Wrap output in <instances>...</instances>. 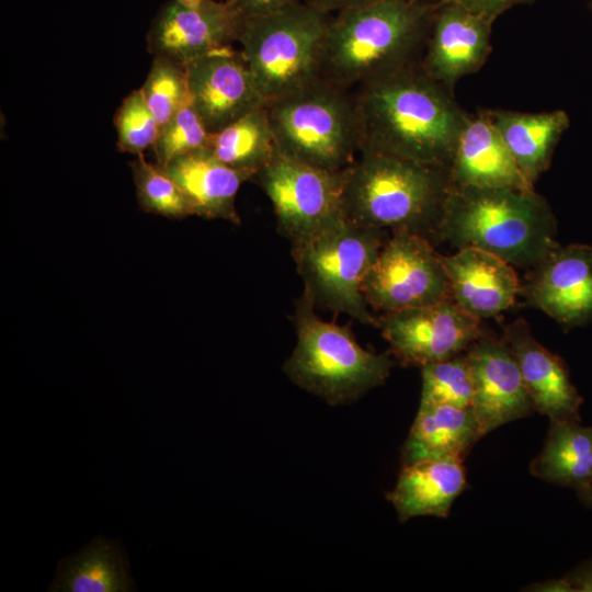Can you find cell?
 <instances>
[{"label":"cell","instance_id":"obj_2","mask_svg":"<svg viewBox=\"0 0 592 592\" xmlns=\"http://www.w3.org/2000/svg\"><path fill=\"white\" fill-rule=\"evenodd\" d=\"M436 8L413 0H382L332 14L320 80L353 92L420 64Z\"/></svg>","mask_w":592,"mask_h":592},{"label":"cell","instance_id":"obj_7","mask_svg":"<svg viewBox=\"0 0 592 592\" xmlns=\"http://www.w3.org/2000/svg\"><path fill=\"white\" fill-rule=\"evenodd\" d=\"M330 16L303 1L242 20L239 52L266 103L320 80Z\"/></svg>","mask_w":592,"mask_h":592},{"label":"cell","instance_id":"obj_10","mask_svg":"<svg viewBox=\"0 0 592 592\" xmlns=\"http://www.w3.org/2000/svg\"><path fill=\"white\" fill-rule=\"evenodd\" d=\"M368 306L386 314L452 298L442 255L420 235L388 237L362 286Z\"/></svg>","mask_w":592,"mask_h":592},{"label":"cell","instance_id":"obj_37","mask_svg":"<svg viewBox=\"0 0 592 592\" xmlns=\"http://www.w3.org/2000/svg\"><path fill=\"white\" fill-rule=\"evenodd\" d=\"M580 501L592 509V486L585 487L577 491Z\"/></svg>","mask_w":592,"mask_h":592},{"label":"cell","instance_id":"obj_35","mask_svg":"<svg viewBox=\"0 0 592 592\" xmlns=\"http://www.w3.org/2000/svg\"><path fill=\"white\" fill-rule=\"evenodd\" d=\"M567 578L577 592H592V560L579 566Z\"/></svg>","mask_w":592,"mask_h":592},{"label":"cell","instance_id":"obj_19","mask_svg":"<svg viewBox=\"0 0 592 592\" xmlns=\"http://www.w3.org/2000/svg\"><path fill=\"white\" fill-rule=\"evenodd\" d=\"M452 185L534 190L491 122L479 111L469 115L447 171Z\"/></svg>","mask_w":592,"mask_h":592},{"label":"cell","instance_id":"obj_16","mask_svg":"<svg viewBox=\"0 0 592 592\" xmlns=\"http://www.w3.org/2000/svg\"><path fill=\"white\" fill-rule=\"evenodd\" d=\"M465 354L474 382L471 408L483 436L535 411L519 364L503 339L487 334Z\"/></svg>","mask_w":592,"mask_h":592},{"label":"cell","instance_id":"obj_15","mask_svg":"<svg viewBox=\"0 0 592 592\" xmlns=\"http://www.w3.org/2000/svg\"><path fill=\"white\" fill-rule=\"evenodd\" d=\"M494 20L447 1L437 5L420 66L451 92L463 77L478 71L491 52Z\"/></svg>","mask_w":592,"mask_h":592},{"label":"cell","instance_id":"obj_21","mask_svg":"<svg viewBox=\"0 0 592 592\" xmlns=\"http://www.w3.org/2000/svg\"><path fill=\"white\" fill-rule=\"evenodd\" d=\"M483 436L471 407L420 403L401 448L402 466L428 459L464 460Z\"/></svg>","mask_w":592,"mask_h":592},{"label":"cell","instance_id":"obj_33","mask_svg":"<svg viewBox=\"0 0 592 592\" xmlns=\"http://www.w3.org/2000/svg\"><path fill=\"white\" fill-rule=\"evenodd\" d=\"M456 2L469 11L482 16L496 20L498 15L505 10L520 3L531 2L532 0H448Z\"/></svg>","mask_w":592,"mask_h":592},{"label":"cell","instance_id":"obj_3","mask_svg":"<svg viewBox=\"0 0 592 592\" xmlns=\"http://www.w3.org/2000/svg\"><path fill=\"white\" fill-rule=\"evenodd\" d=\"M556 226L550 206L535 190L449 183L434 239L532 269L559 246Z\"/></svg>","mask_w":592,"mask_h":592},{"label":"cell","instance_id":"obj_9","mask_svg":"<svg viewBox=\"0 0 592 592\" xmlns=\"http://www.w3.org/2000/svg\"><path fill=\"white\" fill-rule=\"evenodd\" d=\"M291 246L344 217L343 170H323L278 152L253 178Z\"/></svg>","mask_w":592,"mask_h":592},{"label":"cell","instance_id":"obj_31","mask_svg":"<svg viewBox=\"0 0 592 592\" xmlns=\"http://www.w3.org/2000/svg\"><path fill=\"white\" fill-rule=\"evenodd\" d=\"M210 132L191 103L181 107L159 132L152 149L157 164L166 166L184 153L206 148Z\"/></svg>","mask_w":592,"mask_h":592},{"label":"cell","instance_id":"obj_4","mask_svg":"<svg viewBox=\"0 0 592 592\" xmlns=\"http://www.w3.org/2000/svg\"><path fill=\"white\" fill-rule=\"evenodd\" d=\"M448 189L444 170L362 149L343 170V215L360 226L431 241Z\"/></svg>","mask_w":592,"mask_h":592},{"label":"cell","instance_id":"obj_24","mask_svg":"<svg viewBox=\"0 0 592 592\" xmlns=\"http://www.w3.org/2000/svg\"><path fill=\"white\" fill-rule=\"evenodd\" d=\"M133 590L126 554L117 540L96 537L60 560L49 591L126 592Z\"/></svg>","mask_w":592,"mask_h":592},{"label":"cell","instance_id":"obj_29","mask_svg":"<svg viewBox=\"0 0 592 592\" xmlns=\"http://www.w3.org/2000/svg\"><path fill=\"white\" fill-rule=\"evenodd\" d=\"M140 91L160 128L181 107L191 103L185 68L160 56H153Z\"/></svg>","mask_w":592,"mask_h":592},{"label":"cell","instance_id":"obj_1","mask_svg":"<svg viewBox=\"0 0 592 592\" xmlns=\"http://www.w3.org/2000/svg\"><path fill=\"white\" fill-rule=\"evenodd\" d=\"M353 94L361 150L448 171L469 114L420 64L363 86Z\"/></svg>","mask_w":592,"mask_h":592},{"label":"cell","instance_id":"obj_38","mask_svg":"<svg viewBox=\"0 0 592 592\" xmlns=\"http://www.w3.org/2000/svg\"><path fill=\"white\" fill-rule=\"evenodd\" d=\"M413 1L425 3V4L439 5L441 3L447 2L448 0H413Z\"/></svg>","mask_w":592,"mask_h":592},{"label":"cell","instance_id":"obj_34","mask_svg":"<svg viewBox=\"0 0 592 592\" xmlns=\"http://www.w3.org/2000/svg\"><path fill=\"white\" fill-rule=\"evenodd\" d=\"M378 1L382 0H304L305 3L331 15Z\"/></svg>","mask_w":592,"mask_h":592},{"label":"cell","instance_id":"obj_17","mask_svg":"<svg viewBox=\"0 0 592 592\" xmlns=\"http://www.w3.org/2000/svg\"><path fill=\"white\" fill-rule=\"evenodd\" d=\"M504 342L512 351L536 412L550 421H580L583 399L561 358L543 346L523 319L508 325Z\"/></svg>","mask_w":592,"mask_h":592},{"label":"cell","instance_id":"obj_6","mask_svg":"<svg viewBox=\"0 0 592 592\" xmlns=\"http://www.w3.org/2000/svg\"><path fill=\"white\" fill-rule=\"evenodd\" d=\"M282 155L339 172L361 151V130L353 92L318 80L265 104Z\"/></svg>","mask_w":592,"mask_h":592},{"label":"cell","instance_id":"obj_39","mask_svg":"<svg viewBox=\"0 0 592 592\" xmlns=\"http://www.w3.org/2000/svg\"><path fill=\"white\" fill-rule=\"evenodd\" d=\"M185 5H189V7H195L202 0H177Z\"/></svg>","mask_w":592,"mask_h":592},{"label":"cell","instance_id":"obj_25","mask_svg":"<svg viewBox=\"0 0 592 592\" xmlns=\"http://www.w3.org/2000/svg\"><path fill=\"white\" fill-rule=\"evenodd\" d=\"M534 476L576 491L592 486V425L550 421L542 452L531 464Z\"/></svg>","mask_w":592,"mask_h":592},{"label":"cell","instance_id":"obj_22","mask_svg":"<svg viewBox=\"0 0 592 592\" xmlns=\"http://www.w3.org/2000/svg\"><path fill=\"white\" fill-rule=\"evenodd\" d=\"M466 485L463 460L428 459L402 466L387 499L401 522L428 515L447 517L453 502Z\"/></svg>","mask_w":592,"mask_h":592},{"label":"cell","instance_id":"obj_30","mask_svg":"<svg viewBox=\"0 0 592 592\" xmlns=\"http://www.w3.org/2000/svg\"><path fill=\"white\" fill-rule=\"evenodd\" d=\"M117 148L122 152L141 155L152 148L160 125L140 91L134 90L121 103L114 117Z\"/></svg>","mask_w":592,"mask_h":592},{"label":"cell","instance_id":"obj_20","mask_svg":"<svg viewBox=\"0 0 592 592\" xmlns=\"http://www.w3.org/2000/svg\"><path fill=\"white\" fill-rule=\"evenodd\" d=\"M161 168L182 189L194 215L241 223L236 196L249 175L220 162L208 148L179 156Z\"/></svg>","mask_w":592,"mask_h":592},{"label":"cell","instance_id":"obj_5","mask_svg":"<svg viewBox=\"0 0 592 592\" xmlns=\"http://www.w3.org/2000/svg\"><path fill=\"white\" fill-rule=\"evenodd\" d=\"M296 344L283 365L298 387L330 405L348 403L385 384L395 364L390 351L360 345L348 326L327 321L303 293L295 303Z\"/></svg>","mask_w":592,"mask_h":592},{"label":"cell","instance_id":"obj_14","mask_svg":"<svg viewBox=\"0 0 592 592\" xmlns=\"http://www.w3.org/2000/svg\"><path fill=\"white\" fill-rule=\"evenodd\" d=\"M521 294L565 328L592 322V247L559 244L532 267Z\"/></svg>","mask_w":592,"mask_h":592},{"label":"cell","instance_id":"obj_36","mask_svg":"<svg viewBox=\"0 0 592 592\" xmlns=\"http://www.w3.org/2000/svg\"><path fill=\"white\" fill-rule=\"evenodd\" d=\"M526 590L539 592H577L567 577L538 582L533 584L531 589Z\"/></svg>","mask_w":592,"mask_h":592},{"label":"cell","instance_id":"obj_26","mask_svg":"<svg viewBox=\"0 0 592 592\" xmlns=\"http://www.w3.org/2000/svg\"><path fill=\"white\" fill-rule=\"evenodd\" d=\"M206 148L220 162L246 173L250 180L280 152L265 106L210 133Z\"/></svg>","mask_w":592,"mask_h":592},{"label":"cell","instance_id":"obj_28","mask_svg":"<svg viewBox=\"0 0 592 592\" xmlns=\"http://www.w3.org/2000/svg\"><path fill=\"white\" fill-rule=\"evenodd\" d=\"M420 403L471 407L474 382L465 352L423 365Z\"/></svg>","mask_w":592,"mask_h":592},{"label":"cell","instance_id":"obj_27","mask_svg":"<svg viewBox=\"0 0 592 592\" xmlns=\"http://www.w3.org/2000/svg\"><path fill=\"white\" fill-rule=\"evenodd\" d=\"M139 205L146 212L168 218L194 215L193 208L177 182L157 163H149L141 155L130 162Z\"/></svg>","mask_w":592,"mask_h":592},{"label":"cell","instance_id":"obj_18","mask_svg":"<svg viewBox=\"0 0 592 592\" xmlns=\"http://www.w3.org/2000/svg\"><path fill=\"white\" fill-rule=\"evenodd\" d=\"M453 300L482 320L510 309L521 294L513 265L485 250L467 247L442 255Z\"/></svg>","mask_w":592,"mask_h":592},{"label":"cell","instance_id":"obj_13","mask_svg":"<svg viewBox=\"0 0 592 592\" xmlns=\"http://www.w3.org/2000/svg\"><path fill=\"white\" fill-rule=\"evenodd\" d=\"M185 71L191 104L210 133L266 104L241 53L232 46L195 59Z\"/></svg>","mask_w":592,"mask_h":592},{"label":"cell","instance_id":"obj_12","mask_svg":"<svg viewBox=\"0 0 592 592\" xmlns=\"http://www.w3.org/2000/svg\"><path fill=\"white\" fill-rule=\"evenodd\" d=\"M242 19L229 0H202L195 7L164 3L147 34L148 50L182 67L238 41Z\"/></svg>","mask_w":592,"mask_h":592},{"label":"cell","instance_id":"obj_32","mask_svg":"<svg viewBox=\"0 0 592 592\" xmlns=\"http://www.w3.org/2000/svg\"><path fill=\"white\" fill-rule=\"evenodd\" d=\"M241 19L267 14L304 0H229Z\"/></svg>","mask_w":592,"mask_h":592},{"label":"cell","instance_id":"obj_23","mask_svg":"<svg viewBox=\"0 0 592 592\" xmlns=\"http://www.w3.org/2000/svg\"><path fill=\"white\" fill-rule=\"evenodd\" d=\"M501 136L521 172L534 185L548 169L554 150L570 125L562 110L523 113L502 109L482 110Z\"/></svg>","mask_w":592,"mask_h":592},{"label":"cell","instance_id":"obj_8","mask_svg":"<svg viewBox=\"0 0 592 592\" xmlns=\"http://www.w3.org/2000/svg\"><path fill=\"white\" fill-rule=\"evenodd\" d=\"M388 231L345 217L291 246L304 291L315 307L378 327L364 297V278L388 239Z\"/></svg>","mask_w":592,"mask_h":592},{"label":"cell","instance_id":"obj_11","mask_svg":"<svg viewBox=\"0 0 592 592\" xmlns=\"http://www.w3.org/2000/svg\"><path fill=\"white\" fill-rule=\"evenodd\" d=\"M377 328L392 356L403 365L419 367L464 353L487 335L481 320L463 310L453 298L383 314Z\"/></svg>","mask_w":592,"mask_h":592}]
</instances>
